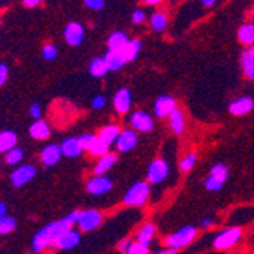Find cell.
<instances>
[{
  "label": "cell",
  "instance_id": "obj_1",
  "mask_svg": "<svg viewBox=\"0 0 254 254\" xmlns=\"http://www.w3.org/2000/svg\"><path fill=\"white\" fill-rule=\"evenodd\" d=\"M73 224L68 221L65 216L60 221H54L51 224H48L46 227H43L41 230L35 233L34 239H32V248L35 253H41L48 247L55 245V242L64 235L68 230H72Z\"/></svg>",
  "mask_w": 254,
  "mask_h": 254
},
{
  "label": "cell",
  "instance_id": "obj_2",
  "mask_svg": "<svg viewBox=\"0 0 254 254\" xmlns=\"http://www.w3.org/2000/svg\"><path fill=\"white\" fill-rule=\"evenodd\" d=\"M149 196V184L146 181H135L124 196V202L132 207H142Z\"/></svg>",
  "mask_w": 254,
  "mask_h": 254
},
{
  "label": "cell",
  "instance_id": "obj_3",
  "mask_svg": "<svg viewBox=\"0 0 254 254\" xmlns=\"http://www.w3.org/2000/svg\"><path fill=\"white\" fill-rule=\"evenodd\" d=\"M196 235H198V230L193 225H188V227L180 228L178 232L172 233L171 236H168L166 244H168L169 248L180 250V248H184V247H188L189 244H192L195 241Z\"/></svg>",
  "mask_w": 254,
  "mask_h": 254
},
{
  "label": "cell",
  "instance_id": "obj_4",
  "mask_svg": "<svg viewBox=\"0 0 254 254\" xmlns=\"http://www.w3.org/2000/svg\"><path fill=\"white\" fill-rule=\"evenodd\" d=\"M241 236H242L241 228H238V227L227 228L215 238L213 247L218 248V250H228V248H232L233 245H236L241 241Z\"/></svg>",
  "mask_w": 254,
  "mask_h": 254
},
{
  "label": "cell",
  "instance_id": "obj_5",
  "mask_svg": "<svg viewBox=\"0 0 254 254\" xmlns=\"http://www.w3.org/2000/svg\"><path fill=\"white\" fill-rule=\"evenodd\" d=\"M169 175V165L163 158H155L148 168V181L155 184L165 181Z\"/></svg>",
  "mask_w": 254,
  "mask_h": 254
},
{
  "label": "cell",
  "instance_id": "obj_6",
  "mask_svg": "<svg viewBox=\"0 0 254 254\" xmlns=\"http://www.w3.org/2000/svg\"><path fill=\"white\" fill-rule=\"evenodd\" d=\"M113 189V181L105 175H93L87 183V190L91 195H105Z\"/></svg>",
  "mask_w": 254,
  "mask_h": 254
},
{
  "label": "cell",
  "instance_id": "obj_7",
  "mask_svg": "<svg viewBox=\"0 0 254 254\" xmlns=\"http://www.w3.org/2000/svg\"><path fill=\"white\" fill-rule=\"evenodd\" d=\"M37 175V169L32 165H21L20 168L14 169L11 174V183L15 188H21L28 184L31 180H34V177Z\"/></svg>",
  "mask_w": 254,
  "mask_h": 254
},
{
  "label": "cell",
  "instance_id": "obj_8",
  "mask_svg": "<svg viewBox=\"0 0 254 254\" xmlns=\"http://www.w3.org/2000/svg\"><path fill=\"white\" fill-rule=\"evenodd\" d=\"M102 224V215L98 210H84L79 219V228L82 232H93Z\"/></svg>",
  "mask_w": 254,
  "mask_h": 254
},
{
  "label": "cell",
  "instance_id": "obj_9",
  "mask_svg": "<svg viewBox=\"0 0 254 254\" xmlns=\"http://www.w3.org/2000/svg\"><path fill=\"white\" fill-rule=\"evenodd\" d=\"M175 110H177V101L172 96H160L154 105V113L160 119L171 116Z\"/></svg>",
  "mask_w": 254,
  "mask_h": 254
},
{
  "label": "cell",
  "instance_id": "obj_10",
  "mask_svg": "<svg viewBox=\"0 0 254 254\" xmlns=\"http://www.w3.org/2000/svg\"><path fill=\"white\" fill-rule=\"evenodd\" d=\"M131 125L134 129L137 131H142V132H149L154 128V121L149 116L148 113L145 111H134L131 114V119H129Z\"/></svg>",
  "mask_w": 254,
  "mask_h": 254
},
{
  "label": "cell",
  "instance_id": "obj_11",
  "mask_svg": "<svg viewBox=\"0 0 254 254\" xmlns=\"http://www.w3.org/2000/svg\"><path fill=\"white\" fill-rule=\"evenodd\" d=\"M64 38H65L67 44L79 46L82 43V40H84V28H82V25H79V23H76V21L68 23V25L65 26V29H64Z\"/></svg>",
  "mask_w": 254,
  "mask_h": 254
},
{
  "label": "cell",
  "instance_id": "obj_12",
  "mask_svg": "<svg viewBox=\"0 0 254 254\" xmlns=\"http://www.w3.org/2000/svg\"><path fill=\"white\" fill-rule=\"evenodd\" d=\"M61 151L64 157L68 158H76L82 154L84 148L79 142V137H67L61 143Z\"/></svg>",
  "mask_w": 254,
  "mask_h": 254
},
{
  "label": "cell",
  "instance_id": "obj_13",
  "mask_svg": "<svg viewBox=\"0 0 254 254\" xmlns=\"http://www.w3.org/2000/svg\"><path fill=\"white\" fill-rule=\"evenodd\" d=\"M63 157V151H61V145H48L43 151H41V163L44 166H54L57 165L60 158Z\"/></svg>",
  "mask_w": 254,
  "mask_h": 254
},
{
  "label": "cell",
  "instance_id": "obj_14",
  "mask_svg": "<svg viewBox=\"0 0 254 254\" xmlns=\"http://www.w3.org/2000/svg\"><path fill=\"white\" fill-rule=\"evenodd\" d=\"M137 145V134L135 131L131 129H124L116 142V148L119 152H129L131 149H134Z\"/></svg>",
  "mask_w": 254,
  "mask_h": 254
},
{
  "label": "cell",
  "instance_id": "obj_15",
  "mask_svg": "<svg viewBox=\"0 0 254 254\" xmlns=\"http://www.w3.org/2000/svg\"><path fill=\"white\" fill-rule=\"evenodd\" d=\"M81 242V235L79 232H76V230H68L67 233H64L57 242H55V248L58 250H72L75 247H78Z\"/></svg>",
  "mask_w": 254,
  "mask_h": 254
},
{
  "label": "cell",
  "instance_id": "obj_16",
  "mask_svg": "<svg viewBox=\"0 0 254 254\" xmlns=\"http://www.w3.org/2000/svg\"><path fill=\"white\" fill-rule=\"evenodd\" d=\"M113 105L121 114L128 113L131 108V91L128 88H121L119 91H116V95H114V99H113Z\"/></svg>",
  "mask_w": 254,
  "mask_h": 254
},
{
  "label": "cell",
  "instance_id": "obj_17",
  "mask_svg": "<svg viewBox=\"0 0 254 254\" xmlns=\"http://www.w3.org/2000/svg\"><path fill=\"white\" fill-rule=\"evenodd\" d=\"M108 68H110V72H118L121 70V68L128 63L125 55L122 54V51H108L107 55L104 57Z\"/></svg>",
  "mask_w": 254,
  "mask_h": 254
},
{
  "label": "cell",
  "instance_id": "obj_18",
  "mask_svg": "<svg viewBox=\"0 0 254 254\" xmlns=\"http://www.w3.org/2000/svg\"><path fill=\"white\" fill-rule=\"evenodd\" d=\"M241 65L244 75L254 82V48H247L241 55Z\"/></svg>",
  "mask_w": 254,
  "mask_h": 254
},
{
  "label": "cell",
  "instance_id": "obj_19",
  "mask_svg": "<svg viewBox=\"0 0 254 254\" xmlns=\"http://www.w3.org/2000/svg\"><path fill=\"white\" fill-rule=\"evenodd\" d=\"M254 108V101L248 96H242L230 104V113L235 116H244Z\"/></svg>",
  "mask_w": 254,
  "mask_h": 254
},
{
  "label": "cell",
  "instance_id": "obj_20",
  "mask_svg": "<svg viewBox=\"0 0 254 254\" xmlns=\"http://www.w3.org/2000/svg\"><path fill=\"white\" fill-rule=\"evenodd\" d=\"M116 161H118V155L113 154V152H108L107 155L101 157L98 160L96 166L93 168L95 175H104V174H107V171H110L114 165H116Z\"/></svg>",
  "mask_w": 254,
  "mask_h": 254
},
{
  "label": "cell",
  "instance_id": "obj_21",
  "mask_svg": "<svg viewBox=\"0 0 254 254\" xmlns=\"http://www.w3.org/2000/svg\"><path fill=\"white\" fill-rule=\"evenodd\" d=\"M121 132H122V131L119 129L118 125H107V127H104V128L99 131L98 137L101 138V140H102L104 143H107L108 146H111L113 143H116V142H118V138H119Z\"/></svg>",
  "mask_w": 254,
  "mask_h": 254
},
{
  "label": "cell",
  "instance_id": "obj_22",
  "mask_svg": "<svg viewBox=\"0 0 254 254\" xmlns=\"http://www.w3.org/2000/svg\"><path fill=\"white\" fill-rule=\"evenodd\" d=\"M29 134L35 140H46L51 135V128L44 121H35L29 127Z\"/></svg>",
  "mask_w": 254,
  "mask_h": 254
},
{
  "label": "cell",
  "instance_id": "obj_23",
  "mask_svg": "<svg viewBox=\"0 0 254 254\" xmlns=\"http://www.w3.org/2000/svg\"><path fill=\"white\" fill-rule=\"evenodd\" d=\"M128 43V35L122 31H116L108 37V51H122Z\"/></svg>",
  "mask_w": 254,
  "mask_h": 254
},
{
  "label": "cell",
  "instance_id": "obj_24",
  "mask_svg": "<svg viewBox=\"0 0 254 254\" xmlns=\"http://www.w3.org/2000/svg\"><path fill=\"white\" fill-rule=\"evenodd\" d=\"M15 143H17V135L14 131H11V129L2 131V134H0V151L9 152L11 149L17 148Z\"/></svg>",
  "mask_w": 254,
  "mask_h": 254
},
{
  "label": "cell",
  "instance_id": "obj_25",
  "mask_svg": "<svg viewBox=\"0 0 254 254\" xmlns=\"http://www.w3.org/2000/svg\"><path fill=\"white\" fill-rule=\"evenodd\" d=\"M88 70L91 73V76H95V78H102L107 75V72H110V68L105 63L104 58H95L93 61L90 63V67H88Z\"/></svg>",
  "mask_w": 254,
  "mask_h": 254
},
{
  "label": "cell",
  "instance_id": "obj_26",
  "mask_svg": "<svg viewBox=\"0 0 254 254\" xmlns=\"http://www.w3.org/2000/svg\"><path fill=\"white\" fill-rule=\"evenodd\" d=\"M154 235H155V227H154L152 224H146V225H143V227L140 228V232L137 233V241H135V242L142 244V245H145V247H149V244H151Z\"/></svg>",
  "mask_w": 254,
  "mask_h": 254
},
{
  "label": "cell",
  "instance_id": "obj_27",
  "mask_svg": "<svg viewBox=\"0 0 254 254\" xmlns=\"http://www.w3.org/2000/svg\"><path fill=\"white\" fill-rule=\"evenodd\" d=\"M169 125L172 128V131L178 135H181L184 132V116L183 113L177 108L171 116H169Z\"/></svg>",
  "mask_w": 254,
  "mask_h": 254
},
{
  "label": "cell",
  "instance_id": "obj_28",
  "mask_svg": "<svg viewBox=\"0 0 254 254\" xmlns=\"http://www.w3.org/2000/svg\"><path fill=\"white\" fill-rule=\"evenodd\" d=\"M238 38L242 44H254V25H242L238 31Z\"/></svg>",
  "mask_w": 254,
  "mask_h": 254
},
{
  "label": "cell",
  "instance_id": "obj_29",
  "mask_svg": "<svg viewBox=\"0 0 254 254\" xmlns=\"http://www.w3.org/2000/svg\"><path fill=\"white\" fill-rule=\"evenodd\" d=\"M140 46L142 44L138 40H129V43L122 49V54L125 55L127 61H134L137 58L138 52H140Z\"/></svg>",
  "mask_w": 254,
  "mask_h": 254
},
{
  "label": "cell",
  "instance_id": "obj_30",
  "mask_svg": "<svg viewBox=\"0 0 254 254\" xmlns=\"http://www.w3.org/2000/svg\"><path fill=\"white\" fill-rule=\"evenodd\" d=\"M168 26V17L165 12H154L151 15V28L157 32L165 31V28Z\"/></svg>",
  "mask_w": 254,
  "mask_h": 254
},
{
  "label": "cell",
  "instance_id": "obj_31",
  "mask_svg": "<svg viewBox=\"0 0 254 254\" xmlns=\"http://www.w3.org/2000/svg\"><path fill=\"white\" fill-rule=\"evenodd\" d=\"M23 157H25V152H23V149L21 148H14L9 152H6V165L15 166V165H18L20 161L23 160Z\"/></svg>",
  "mask_w": 254,
  "mask_h": 254
},
{
  "label": "cell",
  "instance_id": "obj_32",
  "mask_svg": "<svg viewBox=\"0 0 254 254\" xmlns=\"http://www.w3.org/2000/svg\"><path fill=\"white\" fill-rule=\"evenodd\" d=\"M15 227H17V221L12 216H6L3 219H0V233L2 235H8L14 232Z\"/></svg>",
  "mask_w": 254,
  "mask_h": 254
},
{
  "label": "cell",
  "instance_id": "obj_33",
  "mask_svg": "<svg viewBox=\"0 0 254 254\" xmlns=\"http://www.w3.org/2000/svg\"><path fill=\"white\" fill-rule=\"evenodd\" d=\"M108 149H110V146L107 145V143H104L101 138L98 137L96 138V142H95V145L91 146V149H90V154L91 155H98L99 158L101 157H104V155H107L108 154Z\"/></svg>",
  "mask_w": 254,
  "mask_h": 254
},
{
  "label": "cell",
  "instance_id": "obj_34",
  "mask_svg": "<svg viewBox=\"0 0 254 254\" xmlns=\"http://www.w3.org/2000/svg\"><path fill=\"white\" fill-rule=\"evenodd\" d=\"M210 175L221 180L222 183H225V180L228 178V168L224 163H218L210 169Z\"/></svg>",
  "mask_w": 254,
  "mask_h": 254
},
{
  "label": "cell",
  "instance_id": "obj_35",
  "mask_svg": "<svg viewBox=\"0 0 254 254\" xmlns=\"http://www.w3.org/2000/svg\"><path fill=\"white\" fill-rule=\"evenodd\" d=\"M196 163V154L195 152H189L186 157H184L181 161H180V169L183 172H189Z\"/></svg>",
  "mask_w": 254,
  "mask_h": 254
},
{
  "label": "cell",
  "instance_id": "obj_36",
  "mask_svg": "<svg viewBox=\"0 0 254 254\" xmlns=\"http://www.w3.org/2000/svg\"><path fill=\"white\" fill-rule=\"evenodd\" d=\"M204 186H205V189H207V190L218 192V190H221V189H222L224 183H222L221 180H218V178H215V177L209 175V177H207V180L204 181Z\"/></svg>",
  "mask_w": 254,
  "mask_h": 254
},
{
  "label": "cell",
  "instance_id": "obj_37",
  "mask_svg": "<svg viewBox=\"0 0 254 254\" xmlns=\"http://www.w3.org/2000/svg\"><path fill=\"white\" fill-rule=\"evenodd\" d=\"M96 138H98V135H95V134H84V135H81L79 137V142H81L84 151H88L90 152L91 146H93L95 142H96Z\"/></svg>",
  "mask_w": 254,
  "mask_h": 254
},
{
  "label": "cell",
  "instance_id": "obj_38",
  "mask_svg": "<svg viewBox=\"0 0 254 254\" xmlns=\"http://www.w3.org/2000/svg\"><path fill=\"white\" fill-rule=\"evenodd\" d=\"M43 58L46 60V61H52V60H55L57 58V55H58V51H57V48L54 44H44V48H43Z\"/></svg>",
  "mask_w": 254,
  "mask_h": 254
},
{
  "label": "cell",
  "instance_id": "obj_39",
  "mask_svg": "<svg viewBox=\"0 0 254 254\" xmlns=\"http://www.w3.org/2000/svg\"><path fill=\"white\" fill-rule=\"evenodd\" d=\"M127 254H149V248L142 244H138V242H132V245Z\"/></svg>",
  "mask_w": 254,
  "mask_h": 254
},
{
  "label": "cell",
  "instance_id": "obj_40",
  "mask_svg": "<svg viewBox=\"0 0 254 254\" xmlns=\"http://www.w3.org/2000/svg\"><path fill=\"white\" fill-rule=\"evenodd\" d=\"M132 23L134 25H140V23H143L145 21V18H146V14H145V11L143 9H135L134 12H132Z\"/></svg>",
  "mask_w": 254,
  "mask_h": 254
},
{
  "label": "cell",
  "instance_id": "obj_41",
  "mask_svg": "<svg viewBox=\"0 0 254 254\" xmlns=\"http://www.w3.org/2000/svg\"><path fill=\"white\" fill-rule=\"evenodd\" d=\"M84 5L90 9H102L105 2H102V0H85Z\"/></svg>",
  "mask_w": 254,
  "mask_h": 254
},
{
  "label": "cell",
  "instance_id": "obj_42",
  "mask_svg": "<svg viewBox=\"0 0 254 254\" xmlns=\"http://www.w3.org/2000/svg\"><path fill=\"white\" fill-rule=\"evenodd\" d=\"M29 114H31V118H32V119L40 121V118H41V107H40V104L34 102V104L31 105V108H29Z\"/></svg>",
  "mask_w": 254,
  "mask_h": 254
},
{
  "label": "cell",
  "instance_id": "obj_43",
  "mask_svg": "<svg viewBox=\"0 0 254 254\" xmlns=\"http://www.w3.org/2000/svg\"><path fill=\"white\" fill-rule=\"evenodd\" d=\"M105 104H107V99H105V96H102V95L95 96V99L91 101V107H93L95 110H101V108H104V107H105Z\"/></svg>",
  "mask_w": 254,
  "mask_h": 254
},
{
  "label": "cell",
  "instance_id": "obj_44",
  "mask_svg": "<svg viewBox=\"0 0 254 254\" xmlns=\"http://www.w3.org/2000/svg\"><path fill=\"white\" fill-rule=\"evenodd\" d=\"M8 73H9L8 67H6L5 64H0V84H2V85H3V84L6 82Z\"/></svg>",
  "mask_w": 254,
  "mask_h": 254
},
{
  "label": "cell",
  "instance_id": "obj_45",
  "mask_svg": "<svg viewBox=\"0 0 254 254\" xmlns=\"http://www.w3.org/2000/svg\"><path fill=\"white\" fill-rule=\"evenodd\" d=\"M131 245H132V241H131V239H124L122 242H119L118 248H119L124 254H127V253H128V250L131 248Z\"/></svg>",
  "mask_w": 254,
  "mask_h": 254
},
{
  "label": "cell",
  "instance_id": "obj_46",
  "mask_svg": "<svg viewBox=\"0 0 254 254\" xmlns=\"http://www.w3.org/2000/svg\"><path fill=\"white\" fill-rule=\"evenodd\" d=\"M40 3H41L40 0H23V6H26V8H35Z\"/></svg>",
  "mask_w": 254,
  "mask_h": 254
},
{
  "label": "cell",
  "instance_id": "obj_47",
  "mask_svg": "<svg viewBox=\"0 0 254 254\" xmlns=\"http://www.w3.org/2000/svg\"><path fill=\"white\" fill-rule=\"evenodd\" d=\"M6 218V204L5 202H0V219Z\"/></svg>",
  "mask_w": 254,
  "mask_h": 254
},
{
  "label": "cell",
  "instance_id": "obj_48",
  "mask_svg": "<svg viewBox=\"0 0 254 254\" xmlns=\"http://www.w3.org/2000/svg\"><path fill=\"white\" fill-rule=\"evenodd\" d=\"M213 224H215V221H213V219H209V218H204V219L201 221V225L205 227V228H207V227H212Z\"/></svg>",
  "mask_w": 254,
  "mask_h": 254
},
{
  "label": "cell",
  "instance_id": "obj_49",
  "mask_svg": "<svg viewBox=\"0 0 254 254\" xmlns=\"http://www.w3.org/2000/svg\"><path fill=\"white\" fill-rule=\"evenodd\" d=\"M178 250H174V248H168V250H163V251H158L155 254H177Z\"/></svg>",
  "mask_w": 254,
  "mask_h": 254
},
{
  "label": "cell",
  "instance_id": "obj_50",
  "mask_svg": "<svg viewBox=\"0 0 254 254\" xmlns=\"http://www.w3.org/2000/svg\"><path fill=\"white\" fill-rule=\"evenodd\" d=\"M215 0H202V6H213Z\"/></svg>",
  "mask_w": 254,
  "mask_h": 254
},
{
  "label": "cell",
  "instance_id": "obj_51",
  "mask_svg": "<svg viewBox=\"0 0 254 254\" xmlns=\"http://www.w3.org/2000/svg\"><path fill=\"white\" fill-rule=\"evenodd\" d=\"M145 3H146V5H152V6H157V5H160V0H146Z\"/></svg>",
  "mask_w": 254,
  "mask_h": 254
},
{
  "label": "cell",
  "instance_id": "obj_52",
  "mask_svg": "<svg viewBox=\"0 0 254 254\" xmlns=\"http://www.w3.org/2000/svg\"><path fill=\"white\" fill-rule=\"evenodd\" d=\"M26 254H34V253H26Z\"/></svg>",
  "mask_w": 254,
  "mask_h": 254
}]
</instances>
